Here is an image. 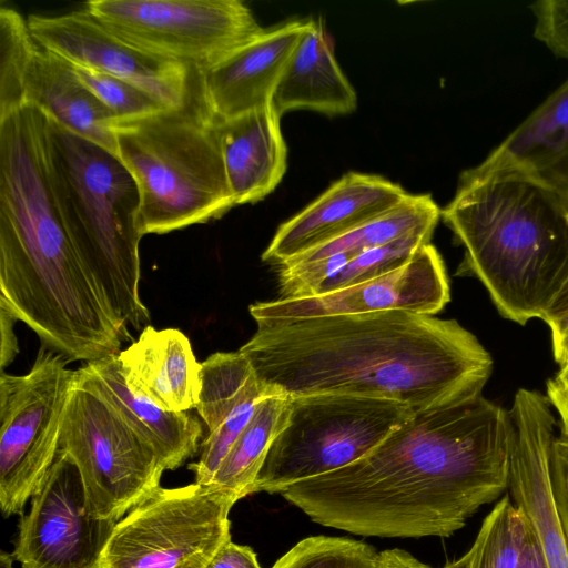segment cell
<instances>
[{
	"label": "cell",
	"mask_w": 568,
	"mask_h": 568,
	"mask_svg": "<svg viewBox=\"0 0 568 568\" xmlns=\"http://www.w3.org/2000/svg\"><path fill=\"white\" fill-rule=\"evenodd\" d=\"M79 377L112 405L154 449L165 470H173L201 447V423L189 412H169L125 383L116 355L87 363Z\"/></svg>",
	"instance_id": "44dd1931"
},
{
	"label": "cell",
	"mask_w": 568,
	"mask_h": 568,
	"mask_svg": "<svg viewBox=\"0 0 568 568\" xmlns=\"http://www.w3.org/2000/svg\"><path fill=\"white\" fill-rule=\"evenodd\" d=\"M255 322L239 351L290 397H374L416 413L483 395L493 371L489 352L455 320L393 310Z\"/></svg>",
	"instance_id": "7a4b0ae2"
},
{
	"label": "cell",
	"mask_w": 568,
	"mask_h": 568,
	"mask_svg": "<svg viewBox=\"0 0 568 568\" xmlns=\"http://www.w3.org/2000/svg\"><path fill=\"white\" fill-rule=\"evenodd\" d=\"M373 568H433L432 566L423 562L410 552L400 549L392 548L378 551L375 565Z\"/></svg>",
	"instance_id": "ab89813d"
},
{
	"label": "cell",
	"mask_w": 568,
	"mask_h": 568,
	"mask_svg": "<svg viewBox=\"0 0 568 568\" xmlns=\"http://www.w3.org/2000/svg\"><path fill=\"white\" fill-rule=\"evenodd\" d=\"M514 438L507 494L525 517L545 568H568V544L557 511L550 457L556 419L546 395L519 388L509 409Z\"/></svg>",
	"instance_id": "5bb4252c"
},
{
	"label": "cell",
	"mask_w": 568,
	"mask_h": 568,
	"mask_svg": "<svg viewBox=\"0 0 568 568\" xmlns=\"http://www.w3.org/2000/svg\"><path fill=\"white\" fill-rule=\"evenodd\" d=\"M402 403L346 394L290 397L285 426L272 443L253 493L287 487L346 467L409 420Z\"/></svg>",
	"instance_id": "52a82bcc"
},
{
	"label": "cell",
	"mask_w": 568,
	"mask_h": 568,
	"mask_svg": "<svg viewBox=\"0 0 568 568\" xmlns=\"http://www.w3.org/2000/svg\"><path fill=\"white\" fill-rule=\"evenodd\" d=\"M541 320L548 325L551 339L558 337L568 327V283Z\"/></svg>",
	"instance_id": "f35d334b"
},
{
	"label": "cell",
	"mask_w": 568,
	"mask_h": 568,
	"mask_svg": "<svg viewBox=\"0 0 568 568\" xmlns=\"http://www.w3.org/2000/svg\"><path fill=\"white\" fill-rule=\"evenodd\" d=\"M41 346L24 375L0 374V508L21 515L40 489L59 449L74 371Z\"/></svg>",
	"instance_id": "8fae6325"
},
{
	"label": "cell",
	"mask_w": 568,
	"mask_h": 568,
	"mask_svg": "<svg viewBox=\"0 0 568 568\" xmlns=\"http://www.w3.org/2000/svg\"><path fill=\"white\" fill-rule=\"evenodd\" d=\"M556 443L561 450L568 454V438H560L557 436Z\"/></svg>",
	"instance_id": "f6af8a7d"
},
{
	"label": "cell",
	"mask_w": 568,
	"mask_h": 568,
	"mask_svg": "<svg viewBox=\"0 0 568 568\" xmlns=\"http://www.w3.org/2000/svg\"><path fill=\"white\" fill-rule=\"evenodd\" d=\"M29 30L39 47L72 65L129 81L169 108L191 98V68L141 51L106 30L85 8L59 16L30 14Z\"/></svg>",
	"instance_id": "4fadbf2b"
},
{
	"label": "cell",
	"mask_w": 568,
	"mask_h": 568,
	"mask_svg": "<svg viewBox=\"0 0 568 568\" xmlns=\"http://www.w3.org/2000/svg\"><path fill=\"white\" fill-rule=\"evenodd\" d=\"M433 233L414 232L354 256L338 273L325 281L313 296L371 281L403 267L423 245L430 243Z\"/></svg>",
	"instance_id": "f1b7e54d"
},
{
	"label": "cell",
	"mask_w": 568,
	"mask_h": 568,
	"mask_svg": "<svg viewBox=\"0 0 568 568\" xmlns=\"http://www.w3.org/2000/svg\"><path fill=\"white\" fill-rule=\"evenodd\" d=\"M408 194L383 176L348 172L278 226L262 260L284 265L383 215Z\"/></svg>",
	"instance_id": "2e32d148"
},
{
	"label": "cell",
	"mask_w": 568,
	"mask_h": 568,
	"mask_svg": "<svg viewBox=\"0 0 568 568\" xmlns=\"http://www.w3.org/2000/svg\"><path fill=\"white\" fill-rule=\"evenodd\" d=\"M546 396L560 417V434L558 437L568 438V379L549 378L546 386Z\"/></svg>",
	"instance_id": "8d00e7d4"
},
{
	"label": "cell",
	"mask_w": 568,
	"mask_h": 568,
	"mask_svg": "<svg viewBox=\"0 0 568 568\" xmlns=\"http://www.w3.org/2000/svg\"><path fill=\"white\" fill-rule=\"evenodd\" d=\"M273 393L253 395L236 406L231 414L201 443V454L196 463L189 465L195 475V483L209 485L221 462L240 436L258 402Z\"/></svg>",
	"instance_id": "1f68e13d"
},
{
	"label": "cell",
	"mask_w": 568,
	"mask_h": 568,
	"mask_svg": "<svg viewBox=\"0 0 568 568\" xmlns=\"http://www.w3.org/2000/svg\"><path fill=\"white\" fill-rule=\"evenodd\" d=\"M462 174L525 180L568 205V79L479 165Z\"/></svg>",
	"instance_id": "e0dca14e"
},
{
	"label": "cell",
	"mask_w": 568,
	"mask_h": 568,
	"mask_svg": "<svg viewBox=\"0 0 568 568\" xmlns=\"http://www.w3.org/2000/svg\"><path fill=\"white\" fill-rule=\"evenodd\" d=\"M212 121L234 204H254L266 197L287 166L281 115L271 103Z\"/></svg>",
	"instance_id": "d6986e66"
},
{
	"label": "cell",
	"mask_w": 568,
	"mask_h": 568,
	"mask_svg": "<svg viewBox=\"0 0 568 568\" xmlns=\"http://www.w3.org/2000/svg\"><path fill=\"white\" fill-rule=\"evenodd\" d=\"M450 300L444 261L434 245H423L403 267L377 278L322 295L278 298L250 306L254 321L356 315L403 310L439 313Z\"/></svg>",
	"instance_id": "9a60e30c"
},
{
	"label": "cell",
	"mask_w": 568,
	"mask_h": 568,
	"mask_svg": "<svg viewBox=\"0 0 568 568\" xmlns=\"http://www.w3.org/2000/svg\"><path fill=\"white\" fill-rule=\"evenodd\" d=\"M550 480L557 511L568 544V454L559 448L556 439L550 457Z\"/></svg>",
	"instance_id": "e575fe53"
},
{
	"label": "cell",
	"mask_w": 568,
	"mask_h": 568,
	"mask_svg": "<svg viewBox=\"0 0 568 568\" xmlns=\"http://www.w3.org/2000/svg\"><path fill=\"white\" fill-rule=\"evenodd\" d=\"M0 306L69 361H99L134 342L78 253L37 146L0 159Z\"/></svg>",
	"instance_id": "3957f363"
},
{
	"label": "cell",
	"mask_w": 568,
	"mask_h": 568,
	"mask_svg": "<svg viewBox=\"0 0 568 568\" xmlns=\"http://www.w3.org/2000/svg\"><path fill=\"white\" fill-rule=\"evenodd\" d=\"M72 68L79 80L115 115L116 120L139 119L169 108L129 81L77 65Z\"/></svg>",
	"instance_id": "4dcf8cb0"
},
{
	"label": "cell",
	"mask_w": 568,
	"mask_h": 568,
	"mask_svg": "<svg viewBox=\"0 0 568 568\" xmlns=\"http://www.w3.org/2000/svg\"><path fill=\"white\" fill-rule=\"evenodd\" d=\"M44 146L57 206L82 261L115 313L150 325L140 296V193L120 158L45 115Z\"/></svg>",
	"instance_id": "5b68a950"
},
{
	"label": "cell",
	"mask_w": 568,
	"mask_h": 568,
	"mask_svg": "<svg viewBox=\"0 0 568 568\" xmlns=\"http://www.w3.org/2000/svg\"><path fill=\"white\" fill-rule=\"evenodd\" d=\"M440 217L465 247L456 275L473 276L498 313L541 320L568 283V205L525 180L459 176Z\"/></svg>",
	"instance_id": "277c9868"
},
{
	"label": "cell",
	"mask_w": 568,
	"mask_h": 568,
	"mask_svg": "<svg viewBox=\"0 0 568 568\" xmlns=\"http://www.w3.org/2000/svg\"><path fill=\"white\" fill-rule=\"evenodd\" d=\"M352 258V255L341 253L315 261L282 265L278 274L280 298L313 296L325 281L338 273Z\"/></svg>",
	"instance_id": "d6a6232c"
},
{
	"label": "cell",
	"mask_w": 568,
	"mask_h": 568,
	"mask_svg": "<svg viewBox=\"0 0 568 568\" xmlns=\"http://www.w3.org/2000/svg\"><path fill=\"white\" fill-rule=\"evenodd\" d=\"M518 568H545L536 539L529 526Z\"/></svg>",
	"instance_id": "60d3db41"
},
{
	"label": "cell",
	"mask_w": 568,
	"mask_h": 568,
	"mask_svg": "<svg viewBox=\"0 0 568 568\" xmlns=\"http://www.w3.org/2000/svg\"><path fill=\"white\" fill-rule=\"evenodd\" d=\"M118 359L126 385L136 394L169 412L196 407L201 364L180 329H156L150 324Z\"/></svg>",
	"instance_id": "ffe728a7"
},
{
	"label": "cell",
	"mask_w": 568,
	"mask_h": 568,
	"mask_svg": "<svg viewBox=\"0 0 568 568\" xmlns=\"http://www.w3.org/2000/svg\"><path fill=\"white\" fill-rule=\"evenodd\" d=\"M475 549L471 547L459 558L446 562L442 568H473Z\"/></svg>",
	"instance_id": "b9f144b4"
},
{
	"label": "cell",
	"mask_w": 568,
	"mask_h": 568,
	"mask_svg": "<svg viewBox=\"0 0 568 568\" xmlns=\"http://www.w3.org/2000/svg\"><path fill=\"white\" fill-rule=\"evenodd\" d=\"M440 214L442 210L430 195L408 194L390 211L286 264L315 261L341 253L354 257L414 232H434Z\"/></svg>",
	"instance_id": "d4e9b609"
},
{
	"label": "cell",
	"mask_w": 568,
	"mask_h": 568,
	"mask_svg": "<svg viewBox=\"0 0 568 568\" xmlns=\"http://www.w3.org/2000/svg\"><path fill=\"white\" fill-rule=\"evenodd\" d=\"M237 500L211 484L159 486L116 523L100 568H206L231 540Z\"/></svg>",
	"instance_id": "ba28073f"
},
{
	"label": "cell",
	"mask_w": 568,
	"mask_h": 568,
	"mask_svg": "<svg viewBox=\"0 0 568 568\" xmlns=\"http://www.w3.org/2000/svg\"><path fill=\"white\" fill-rule=\"evenodd\" d=\"M556 363L559 365L558 373L554 376L557 379H568V348L554 357Z\"/></svg>",
	"instance_id": "7bdbcfd3"
},
{
	"label": "cell",
	"mask_w": 568,
	"mask_h": 568,
	"mask_svg": "<svg viewBox=\"0 0 568 568\" xmlns=\"http://www.w3.org/2000/svg\"><path fill=\"white\" fill-rule=\"evenodd\" d=\"M113 131L116 155L139 189L142 235L206 223L235 206L213 121L200 100L116 120Z\"/></svg>",
	"instance_id": "8992f818"
},
{
	"label": "cell",
	"mask_w": 568,
	"mask_h": 568,
	"mask_svg": "<svg viewBox=\"0 0 568 568\" xmlns=\"http://www.w3.org/2000/svg\"><path fill=\"white\" fill-rule=\"evenodd\" d=\"M290 396L273 393L262 398L210 484L234 494L239 500L253 488L268 449L287 422Z\"/></svg>",
	"instance_id": "cb8c5ba5"
},
{
	"label": "cell",
	"mask_w": 568,
	"mask_h": 568,
	"mask_svg": "<svg viewBox=\"0 0 568 568\" xmlns=\"http://www.w3.org/2000/svg\"><path fill=\"white\" fill-rule=\"evenodd\" d=\"M274 393L256 376L240 351L216 352L201 363V389L195 407L209 432L246 398Z\"/></svg>",
	"instance_id": "484cf974"
},
{
	"label": "cell",
	"mask_w": 568,
	"mask_h": 568,
	"mask_svg": "<svg viewBox=\"0 0 568 568\" xmlns=\"http://www.w3.org/2000/svg\"><path fill=\"white\" fill-rule=\"evenodd\" d=\"M513 438L509 410L480 395L416 412L362 459L280 495L352 535L446 538L507 493Z\"/></svg>",
	"instance_id": "6da1fadb"
},
{
	"label": "cell",
	"mask_w": 568,
	"mask_h": 568,
	"mask_svg": "<svg viewBox=\"0 0 568 568\" xmlns=\"http://www.w3.org/2000/svg\"><path fill=\"white\" fill-rule=\"evenodd\" d=\"M59 449L77 464L92 513L119 521L160 486L165 468L154 449L77 371Z\"/></svg>",
	"instance_id": "9c48e42d"
},
{
	"label": "cell",
	"mask_w": 568,
	"mask_h": 568,
	"mask_svg": "<svg viewBox=\"0 0 568 568\" xmlns=\"http://www.w3.org/2000/svg\"><path fill=\"white\" fill-rule=\"evenodd\" d=\"M26 104L116 154L115 115L79 80L72 65L38 45L24 81Z\"/></svg>",
	"instance_id": "603a6c76"
},
{
	"label": "cell",
	"mask_w": 568,
	"mask_h": 568,
	"mask_svg": "<svg viewBox=\"0 0 568 568\" xmlns=\"http://www.w3.org/2000/svg\"><path fill=\"white\" fill-rule=\"evenodd\" d=\"M38 49L27 19L16 9L0 7V119L26 104L24 81Z\"/></svg>",
	"instance_id": "4316f807"
},
{
	"label": "cell",
	"mask_w": 568,
	"mask_h": 568,
	"mask_svg": "<svg viewBox=\"0 0 568 568\" xmlns=\"http://www.w3.org/2000/svg\"><path fill=\"white\" fill-rule=\"evenodd\" d=\"M13 555L8 554L4 550L0 552V568H13Z\"/></svg>",
	"instance_id": "ee69618b"
},
{
	"label": "cell",
	"mask_w": 568,
	"mask_h": 568,
	"mask_svg": "<svg viewBox=\"0 0 568 568\" xmlns=\"http://www.w3.org/2000/svg\"><path fill=\"white\" fill-rule=\"evenodd\" d=\"M282 116L292 110H312L327 115L349 114L357 94L339 68L334 43L322 19L305 20L272 98Z\"/></svg>",
	"instance_id": "7402d4cb"
},
{
	"label": "cell",
	"mask_w": 568,
	"mask_h": 568,
	"mask_svg": "<svg viewBox=\"0 0 568 568\" xmlns=\"http://www.w3.org/2000/svg\"><path fill=\"white\" fill-rule=\"evenodd\" d=\"M530 8L536 17L535 38L557 57L568 59V0H540Z\"/></svg>",
	"instance_id": "836d02e7"
},
{
	"label": "cell",
	"mask_w": 568,
	"mask_h": 568,
	"mask_svg": "<svg viewBox=\"0 0 568 568\" xmlns=\"http://www.w3.org/2000/svg\"><path fill=\"white\" fill-rule=\"evenodd\" d=\"M206 568H262L257 555L250 546L227 541Z\"/></svg>",
	"instance_id": "d590c367"
},
{
	"label": "cell",
	"mask_w": 568,
	"mask_h": 568,
	"mask_svg": "<svg viewBox=\"0 0 568 568\" xmlns=\"http://www.w3.org/2000/svg\"><path fill=\"white\" fill-rule=\"evenodd\" d=\"M378 551L347 537L310 536L288 549L271 568H373Z\"/></svg>",
	"instance_id": "f546056e"
},
{
	"label": "cell",
	"mask_w": 568,
	"mask_h": 568,
	"mask_svg": "<svg viewBox=\"0 0 568 568\" xmlns=\"http://www.w3.org/2000/svg\"><path fill=\"white\" fill-rule=\"evenodd\" d=\"M304 29L305 21L300 20L265 29L217 65L197 73L199 100L205 112L224 120L271 104Z\"/></svg>",
	"instance_id": "ac0fdd59"
},
{
	"label": "cell",
	"mask_w": 568,
	"mask_h": 568,
	"mask_svg": "<svg viewBox=\"0 0 568 568\" xmlns=\"http://www.w3.org/2000/svg\"><path fill=\"white\" fill-rule=\"evenodd\" d=\"M528 524L506 493L484 518L473 542V568H518Z\"/></svg>",
	"instance_id": "83f0119b"
},
{
	"label": "cell",
	"mask_w": 568,
	"mask_h": 568,
	"mask_svg": "<svg viewBox=\"0 0 568 568\" xmlns=\"http://www.w3.org/2000/svg\"><path fill=\"white\" fill-rule=\"evenodd\" d=\"M116 523L92 513L77 464L58 449L21 517L12 555L21 568H100Z\"/></svg>",
	"instance_id": "7c38bea8"
},
{
	"label": "cell",
	"mask_w": 568,
	"mask_h": 568,
	"mask_svg": "<svg viewBox=\"0 0 568 568\" xmlns=\"http://www.w3.org/2000/svg\"><path fill=\"white\" fill-rule=\"evenodd\" d=\"M17 322L16 317L0 306V327H1V355L0 368L4 372L19 352L17 337L13 332V324Z\"/></svg>",
	"instance_id": "74e56055"
},
{
	"label": "cell",
	"mask_w": 568,
	"mask_h": 568,
	"mask_svg": "<svg viewBox=\"0 0 568 568\" xmlns=\"http://www.w3.org/2000/svg\"><path fill=\"white\" fill-rule=\"evenodd\" d=\"M84 8L130 45L199 74L265 30L240 0H92Z\"/></svg>",
	"instance_id": "30bf717a"
}]
</instances>
